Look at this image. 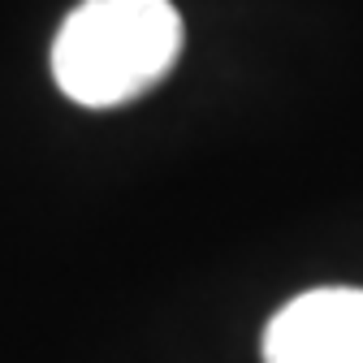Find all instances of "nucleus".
Returning a JSON list of instances; mask_svg holds the SVG:
<instances>
[{
  "instance_id": "nucleus-1",
  "label": "nucleus",
  "mask_w": 363,
  "mask_h": 363,
  "mask_svg": "<svg viewBox=\"0 0 363 363\" xmlns=\"http://www.w3.org/2000/svg\"><path fill=\"white\" fill-rule=\"evenodd\" d=\"M182 52L169 0H82L52 43V78L82 108H117L152 91Z\"/></svg>"
},
{
  "instance_id": "nucleus-2",
  "label": "nucleus",
  "mask_w": 363,
  "mask_h": 363,
  "mask_svg": "<svg viewBox=\"0 0 363 363\" xmlns=\"http://www.w3.org/2000/svg\"><path fill=\"white\" fill-rule=\"evenodd\" d=\"M264 363H363V290L325 286L290 298L264 329Z\"/></svg>"
}]
</instances>
